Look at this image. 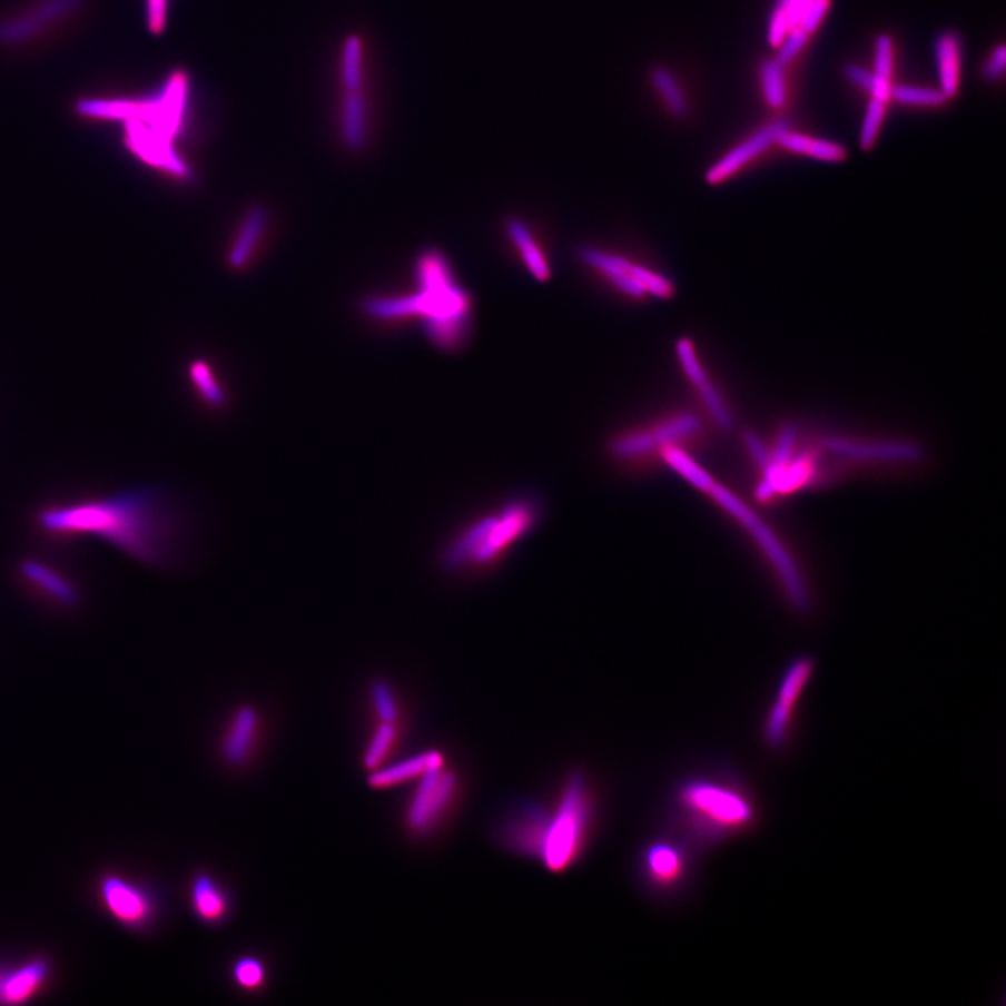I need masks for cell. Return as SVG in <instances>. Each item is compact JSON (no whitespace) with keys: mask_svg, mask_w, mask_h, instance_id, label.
<instances>
[{"mask_svg":"<svg viewBox=\"0 0 1006 1006\" xmlns=\"http://www.w3.org/2000/svg\"><path fill=\"white\" fill-rule=\"evenodd\" d=\"M38 521L53 534L97 535L150 565L171 561L178 540L171 511L160 495L149 491L52 507L43 511Z\"/></svg>","mask_w":1006,"mask_h":1006,"instance_id":"obj_1","label":"cell"},{"mask_svg":"<svg viewBox=\"0 0 1006 1006\" xmlns=\"http://www.w3.org/2000/svg\"><path fill=\"white\" fill-rule=\"evenodd\" d=\"M505 229L507 237L516 246L524 265H526L527 270L532 273L535 280L541 283L549 282L551 278L550 264L545 259L544 251L535 243L533 233L530 231L527 224L522 221L521 218L512 217L506 220Z\"/></svg>","mask_w":1006,"mask_h":1006,"instance_id":"obj_22","label":"cell"},{"mask_svg":"<svg viewBox=\"0 0 1006 1006\" xmlns=\"http://www.w3.org/2000/svg\"><path fill=\"white\" fill-rule=\"evenodd\" d=\"M267 228V213L262 207H251L246 213L243 224L238 229L237 238H235L231 249H229L228 262L235 269H243L245 265L254 256L256 249L260 245L262 238Z\"/></svg>","mask_w":1006,"mask_h":1006,"instance_id":"obj_19","label":"cell"},{"mask_svg":"<svg viewBox=\"0 0 1006 1006\" xmlns=\"http://www.w3.org/2000/svg\"><path fill=\"white\" fill-rule=\"evenodd\" d=\"M415 276L417 292L402 295L406 319L421 318L426 336L437 348L455 352L472 329V298L441 250H424L415 262Z\"/></svg>","mask_w":1006,"mask_h":1006,"instance_id":"obj_3","label":"cell"},{"mask_svg":"<svg viewBox=\"0 0 1006 1006\" xmlns=\"http://www.w3.org/2000/svg\"><path fill=\"white\" fill-rule=\"evenodd\" d=\"M445 765L440 751H428L415 754L401 763L392 765L386 769L376 770L369 776V785L376 789L397 786L415 778H421L426 770Z\"/></svg>","mask_w":1006,"mask_h":1006,"instance_id":"obj_21","label":"cell"},{"mask_svg":"<svg viewBox=\"0 0 1006 1006\" xmlns=\"http://www.w3.org/2000/svg\"><path fill=\"white\" fill-rule=\"evenodd\" d=\"M829 8L830 0H812V2L808 4L800 23H798L797 27H800L808 36L813 34V32L819 29V26H821L825 16L828 14Z\"/></svg>","mask_w":1006,"mask_h":1006,"instance_id":"obj_41","label":"cell"},{"mask_svg":"<svg viewBox=\"0 0 1006 1006\" xmlns=\"http://www.w3.org/2000/svg\"><path fill=\"white\" fill-rule=\"evenodd\" d=\"M371 701L381 721L396 723L398 719V704L395 692L389 683L375 681L371 687Z\"/></svg>","mask_w":1006,"mask_h":1006,"instance_id":"obj_35","label":"cell"},{"mask_svg":"<svg viewBox=\"0 0 1006 1006\" xmlns=\"http://www.w3.org/2000/svg\"><path fill=\"white\" fill-rule=\"evenodd\" d=\"M259 731V714L249 707L239 708L229 721L224 738V754L229 763L239 765L249 757Z\"/></svg>","mask_w":1006,"mask_h":1006,"instance_id":"obj_17","label":"cell"},{"mask_svg":"<svg viewBox=\"0 0 1006 1006\" xmlns=\"http://www.w3.org/2000/svg\"><path fill=\"white\" fill-rule=\"evenodd\" d=\"M234 978L240 987L258 988L265 980L264 966L254 958L240 959L234 967Z\"/></svg>","mask_w":1006,"mask_h":1006,"instance_id":"obj_38","label":"cell"},{"mask_svg":"<svg viewBox=\"0 0 1006 1006\" xmlns=\"http://www.w3.org/2000/svg\"><path fill=\"white\" fill-rule=\"evenodd\" d=\"M632 275L642 284L648 295L658 299H670L674 297L675 287L669 278L660 273L641 265H632Z\"/></svg>","mask_w":1006,"mask_h":1006,"instance_id":"obj_36","label":"cell"},{"mask_svg":"<svg viewBox=\"0 0 1006 1006\" xmlns=\"http://www.w3.org/2000/svg\"><path fill=\"white\" fill-rule=\"evenodd\" d=\"M0 980H2V976H0Z\"/></svg>","mask_w":1006,"mask_h":1006,"instance_id":"obj_45","label":"cell"},{"mask_svg":"<svg viewBox=\"0 0 1006 1006\" xmlns=\"http://www.w3.org/2000/svg\"><path fill=\"white\" fill-rule=\"evenodd\" d=\"M20 571L23 573L26 581L34 584L38 590H41L43 594H47L49 599L57 601V603L65 605L78 603L79 593L73 584L60 573L51 570L46 563L24 561L21 563Z\"/></svg>","mask_w":1006,"mask_h":1006,"instance_id":"obj_20","label":"cell"},{"mask_svg":"<svg viewBox=\"0 0 1006 1006\" xmlns=\"http://www.w3.org/2000/svg\"><path fill=\"white\" fill-rule=\"evenodd\" d=\"M590 818L586 786L582 779H572L560 803L545 823L540 857L551 872L565 871L581 852Z\"/></svg>","mask_w":1006,"mask_h":1006,"instance_id":"obj_5","label":"cell"},{"mask_svg":"<svg viewBox=\"0 0 1006 1006\" xmlns=\"http://www.w3.org/2000/svg\"><path fill=\"white\" fill-rule=\"evenodd\" d=\"M827 447L835 455L855 461L915 463L924 457L920 446L905 441L860 442L846 437H830Z\"/></svg>","mask_w":1006,"mask_h":1006,"instance_id":"obj_11","label":"cell"},{"mask_svg":"<svg viewBox=\"0 0 1006 1006\" xmlns=\"http://www.w3.org/2000/svg\"><path fill=\"white\" fill-rule=\"evenodd\" d=\"M579 258L584 265L592 267V269L609 278L612 286H615L628 297L633 299L647 297L648 294L644 292L642 284L632 275L633 264L623 258V256L594 248V246H583V248L579 249Z\"/></svg>","mask_w":1006,"mask_h":1006,"instance_id":"obj_14","label":"cell"},{"mask_svg":"<svg viewBox=\"0 0 1006 1006\" xmlns=\"http://www.w3.org/2000/svg\"><path fill=\"white\" fill-rule=\"evenodd\" d=\"M678 803L699 840L710 846L751 836L762 825L757 791L734 770L693 776L678 791Z\"/></svg>","mask_w":1006,"mask_h":1006,"instance_id":"obj_2","label":"cell"},{"mask_svg":"<svg viewBox=\"0 0 1006 1006\" xmlns=\"http://www.w3.org/2000/svg\"><path fill=\"white\" fill-rule=\"evenodd\" d=\"M763 95L772 108H781L786 102L785 67L778 59H768L761 69Z\"/></svg>","mask_w":1006,"mask_h":1006,"instance_id":"obj_31","label":"cell"},{"mask_svg":"<svg viewBox=\"0 0 1006 1006\" xmlns=\"http://www.w3.org/2000/svg\"><path fill=\"white\" fill-rule=\"evenodd\" d=\"M709 494L718 502L719 506L729 512L752 535L753 540L761 546L765 555L772 562L776 572L779 573L791 603L795 604L796 609L806 611L809 606L806 583L802 581L795 560H792L786 546L781 544L773 530L726 486L714 483Z\"/></svg>","mask_w":1006,"mask_h":1006,"instance_id":"obj_6","label":"cell"},{"mask_svg":"<svg viewBox=\"0 0 1006 1006\" xmlns=\"http://www.w3.org/2000/svg\"><path fill=\"white\" fill-rule=\"evenodd\" d=\"M534 521L535 507L532 502L517 500L507 503L500 513H495L489 533L469 566L485 568L500 560L503 552L527 533Z\"/></svg>","mask_w":1006,"mask_h":1006,"instance_id":"obj_8","label":"cell"},{"mask_svg":"<svg viewBox=\"0 0 1006 1006\" xmlns=\"http://www.w3.org/2000/svg\"><path fill=\"white\" fill-rule=\"evenodd\" d=\"M650 81H652L653 90L658 95L659 100L663 102L667 111L672 117L686 118L689 111L688 98L674 73L664 68L653 69V72L650 73Z\"/></svg>","mask_w":1006,"mask_h":1006,"instance_id":"obj_28","label":"cell"},{"mask_svg":"<svg viewBox=\"0 0 1006 1006\" xmlns=\"http://www.w3.org/2000/svg\"><path fill=\"white\" fill-rule=\"evenodd\" d=\"M341 106H338V129L344 145L358 151L368 144L372 124L369 70L366 51L359 37H349L344 43L341 58Z\"/></svg>","mask_w":1006,"mask_h":1006,"instance_id":"obj_4","label":"cell"},{"mask_svg":"<svg viewBox=\"0 0 1006 1006\" xmlns=\"http://www.w3.org/2000/svg\"><path fill=\"white\" fill-rule=\"evenodd\" d=\"M786 129H789L786 120H778V122L770 124L758 130L751 138L727 152L721 160L709 169L707 172L708 183L718 185L732 177L742 167H746L748 162H751L753 158L762 155L763 151H767L770 146L776 144L779 135Z\"/></svg>","mask_w":1006,"mask_h":1006,"instance_id":"obj_12","label":"cell"},{"mask_svg":"<svg viewBox=\"0 0 1006 1006\" xmlns=\"http://www.w3.org/2000/svg\"><path fill=\"white\" fill-rule=\"evenodd\" d=\"M935 60L940 85V91L950 100L958 95L960 86L961 57L964 48L958 32L948 30L940 32L935 40Z\"/></svg>","mask_w":1006,"mask_h":1006,"instance_id":"obj_16","label":"cell"},{"mask_svg":"<svg viewBox=\"0 0 1006 1006\" xmlns=\"http://www.w3.org/2000/svg\"><path fill=\"white\" fill-rule=\"evenodd\" d=\"M808 34L806 31L801 30L800 27H795L785 37V40L781 41L778 52V59L783 67L789 65L792 59L797 57L798 53L801 52V49L806 47L808 42Z\"/></svg>","mask_w":1006,"mask_h":1006,"instance_id":"obj_40","label":"cell"},{"mask_svg":"<svg viewBox=\"0 0 1006 1006\" xmlns=\"http://www.w3.org/2000/svg\"><path fill=\"white\" fill-rule=\"evenodd\" d=\"M887 106L888 103L875 100V98L869 101L860 130V146L862 150L872 149L875 141H877L885 115H887Z\"/></svg>","mask_w":1006,"mask_h":1006,"instance_id":"obj_37","label":"cell"},{"mask_svg":"<svg viewBox=\"0 0 1006 1006\" xmlns=\"http://www.w3.org/2000/svg\"><path fill=\"white\" fill-rule=\"evenodd\" d=\"M611 455L621 462H638L660 451L652 430H633L617 436L610 445Z\"/></svg>","mask_w":1006,"mask_h":1006,"instance_id":"obj_27","label":"cell"},{"mask_svg":"<svg viewBox=\"0 0 1006 1006\" xmlns=\"http://www.w3.org/2000/svg\"><path fill=\"white\" fill-rule=\"evenodd\" d=\"M677 357L680 361L683 374L699 391V395H701L709 414L712 415V418L721 428H730L732 418L729 408L726 407L723 398H721L718 389L710 382L707 371L703 369L701 361H699L696 346L689 338L678 341Z\"/></svg>","mask_w":1006,"mask_h":1006,"instance_id":"obj_13","label":"cell"},{"mask_svg":"<svg viewBox=\"0 0 1006 1006\" xmlns=\"http://www.w3.org/2000/svg\"><path fill=\"white\" fill-rule=\"evenodd\" d=\"M763 472L765 479L758 485L754 494H757L758 500L769 501L776 494H786V492L795 491L798 486L806 483L809 472H811V466H809L807 457L800 456L792 457L783 466L772 463Z\"/></svg>","mask_w":1006,"mask_h":1006,"instance_id":"obj_18","label":"cell"},{"mask_svg":"<svg viewBox=\"0 0 1006 1006\" xmlns=\"http://www.w3.org/2000/svg\"><path fill=\"white\" fill-rule=\"evenodd\" d=\"M701 428V420L696 414L681 413L661 421L652 428V434L661 450L664 446H680L681 442L696 436Z\"/></svg>","mask_w":1006,"mask_h":1006,"instance_id":"obj_29","label":"cell"},{"mask_svg":"<svg viewBox=\"0 0 1006 1006\" xmlns=\"http://www.w3.org/2000/svg\"><path fill=\"white\" fill-rule=\"evenodd\" d=\"M1006 67V49L1005 46H999L994 49L992 57H989L988 62L986 65V69H984V75L988 80L995 81L1004 75Z\"/></svg>","mask_w":1006,"mask_h":1006,"instance_id":"obj_44","label":"cell"},{"mask_svg":"<svg viewBox=\"0 0 1006 1006\" xmlns=\"http://www.w3.org/2000/svg\"><path fill=\"white\" fill-rule=\"evenodd\" d=\"M101 898L115 920L128 928H144L155 916V904L144 888L109 875L101 882Z\"/></svg>","mask_w":1006,"mask_h":1006,"instance_id":"obj_10","label":"cell"},{"mask_svg":"<svg viewBox=\"0 0 1006 1006\" xmlns=\"http://www.w3.org/2000/svg\"><path fill=\"white\" fill-rule=\"evenodd\" d=\"M190 376H193L194 384L198 387L205 402L211 404L213 407H223L226 404V393L218 384L215 372L211 371L205 361H195L193 366H190Z\"/></svg>","mask_w":1006,"mask_h":1006,"instance_id":"obj_32","label":"cell"},{"mask_svg":"<svg viewBox=\"0 0 1006 1006\" xmlns=\"http://www.w3.org/2000/svg\"><path fill=\"white\" fill-rule=\"evenodd\" d=\"M892 100L913 107H940L948 101L939 89L916 86H894Z\"/></svg>","mask_w":1006,"mask_h":1006,"instance_id":"obj_33","label":"cell"},{"mask_svg":"<svg viewBox=\"0 0 1006 1006\" xmlns=\"http://www.w3.org/2000/svg\"><path fill=\"white\" fill-rule=\"evenodd\" d=\"M776 144H779L786 150L796 152V155L808 156L815 158V160L825 162H840L844 161L847 156L845 147L835 144V141L813 139L811 136L792 134L789 129L783 130V132L779 135Z\"/></svg>","mask_w":1006,"mask_h":1006,"instance_id":"obj_24","label":"cell"},{"mask_svg":"<svg viewBox=\"0 0 1006 1006\" xmlns=\"http://www.w3.org/2000/svg\"><path fill=\"white\" fill-rule=\"evenodd\" d=\"M796 437L797 431L796 428H792V426H786V428L780 432L772 453L773 464L783 466V464L791 461L792 455H795Z\"/></svg>","mask_w":1006,"mask_h":1006,"instance_id":"obj_42","label":"cell"},{"mask_svg":"<svg viewBox=\"0 0 1006 1006\" xmlns=\"http://www.w3.org/2000/svg\"><path fill=\"white\" fill-rule=\"evenodd\" d=\"M811 671L812 663L808 659L795 661L781 678L778 696L765 716L761 741L767 751L776 757L791 751L796 708Z\"/></svg>","mask_w":1006,"mask_h":1006,"instance_id":"obj_7","label":"cell"},{"mask_svg":"<svg viewBox=\"0 0 1006 1006\" xmlns=\"http://www.w3.org/2000/svg\"><path fill=\"white\" fill-rule=\"evenodd\" d=\"M746 445L749 453L759 467L767 470L772 464V455H770L767 445L763 444L761 437L754 434L746 435Z\"/></svg>","mask_w":1006,"mask_h":1006,"instance_id":"obj_43","label":"cell"},{"mask_svg":"<svg viewBox=\"0 0 1006 1006\" xmlns=\"http://www.w3.org/2000/svg\"><path fill=\"white\" fill-rule=\"evenodd\" d=\"M648 871L665 887L682 882L687 877L688 860L686 852L672 845L660 844L652 847L647 856Z\"/></svg>","mask_w":1006,"mask_h":1006,"instance_id":"obj_23","label":"cell"},{"mask_svg":"<svg viewBox=\"0 0 1006 1006\" xmlns=\"http://www.w3.org/2000/svg\"><path fill=\"white\" fill-rule=\"evenodd\" d=\"M894 70V42L888 36H879L875 42V75L880 78H892Z\"/></svg>","mask_w":1006,"mask_h":1006,"instance_id":"obj_39","label":"cell"},{"mask_svg":"<svg viewBox=\"0 0 1006 1006\" xmlns=\"http://www.w3.org/2000/svg\"><path fill=\"white\" fill-rule=\"evenodd\" d=\"M456 786V776L447 772L445 765L426 770L408 807L410 827L415 832L428 830L446 811Z\"/></svg>","mask_w":1006,"mask_h":1006,"instance_id":"obj_9","label":"cell"},{"mask_svg":"<svg viewBox=\"0 0 1006 1006\" xmlns=\"http://www.w3.org/2000/svg\"><path fill=\"white\" fill-rule=\"evenodd\" d=\"M193 905L196 915L206 923H216L226 916L228 901L223 889L207 875H199L193 885Z\"/></svg>","mask_w":1006,"mask_h":1006,"instance_id":"obj_25","label":"cell"},{"mask_svg":"<svg viewBox=\"0 0 1006 1006\" xmlns=\"http://www.w3.org/2000/svg\"><path fill=\"white\" fill-rule=\"evenodd\" d=\"M846 76L852 85L869 92L875 100L885 103L892 100L894 86L890 83L889 79L880 78V76L869 72V70L860 67V65H849V67L846 68Z\"/></svg>","mask_w":1006,"mask_h":1006,"instance_id":"obj_30","label":"cell"},{"mask_svg":"<svg viewBox=\"0 0 1006 1006\" xmlns=\"http://www.w3.org/2000/svg\"><path fill=\"white\" fill-rule=\"evenodd\" d=\"M659 455L667 466L674 470L678 475H681L687 483L696 486L697 490L708 492V494L712 490L714 485L712 475L701 464L693 461L682 447L664 446L659 451Z\"/></svg>","mask_w":1006,"mask_h":1006,"instance_id":"obj_26","label":"cell"},{"mask_svg":"<svg viewBox=\"0 0 1006 1006\" xmlns=\"http://www.w3.org/2000/svg\"><path fill=\"white\" fill-rule=\"evenodd\" d=\"M51 967L46 959H34L19 969L10 972L0 980V1000L7 1004H21L34 997L47 982Z\"/></svg>","mask_w":1006,"mask_h":1006,"instance_id":"obj_15","label":"cell"},{"mask_svg":"<svg viewBox=\"0 0 1006 1006\" xmlns=\"http://www.w3.org/2000/svg\"><path fill=\"white\" fill-rule=\"evenodd\" d=\"M396 723H385V721H381V726L377 727L374 737H372L368 749H366L364 763L368 769H375L379 767L381 762L384 761L387 753L391 751V747L393 742L396 740L397 731Z\"/></svg>","mask_w":1006,"mask_h":1006,"instance_id":"obj_34","label":"cell"}]
</instances>
